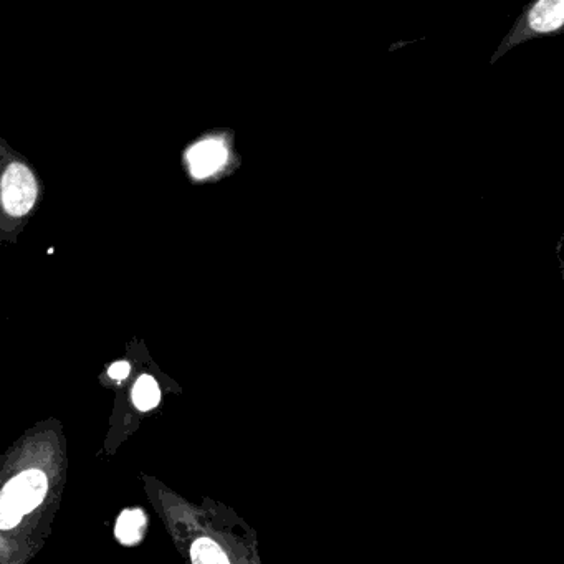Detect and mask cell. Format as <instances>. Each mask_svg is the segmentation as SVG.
<instances>
[{
  "mask_svg": "<svg viewBox=\"0 0 564 564\" xmlns=\"http://www.w3.org/2000/svg\"><path fill=\"white\" fill-rule=\"evenodd\" d=\"M564 32V0H538L526 5L513 30L505 37L492 62L526 40Z\"/></svg>",
  "mask_w": 564,
  "mask_h": 564,
  "instance_id": "1",
  "label": "cell"
},
{
  "mask_svg": "<svg viewBox=\"0 0 564 564\" xmlns=\"http://www.w3.org/2000/svg\"><path fill=\"white\" fill-rule=\"evenodd\" d=\"M47 477L32 469L12 478L0 497V528L10 530L19 525L27 513L34 512L47 495Z\"/></svg>",
  "mask_w": 564,
  "mask_h": 564,
  "instance_id": "2",
  "label": "cell"
},
{
  "mask_svg": "<svg viewBox=\"0 0 564 564\" xmlns=\"http://www.w3.org/2000/svg\"><path fill=\"white\" fill-rule=\"evenodd\" d=\"M37 199V184L29 169L12 164L2 179V201L10 216L22 217L32 209Z\"/></svg>",
  "mask_w": 564,
  "mask_h": 564,
  "instance_id": "3",
  "label": "cell"
},
{
  "mask_svg": "<svg viewBox=\"0 0 564 564\" xmlns=\"http://www.w3.org/2000/svg\"><path fill=\"white\" fill-rule=\"evenodd\" d=\"M227 156L229 154L224 144L209 139L191 148V151L187 153V161H189L192 176L196 179H204V177L217 173L227 163Z\"/></svg>",
  "mask_w": 564,
  "mask_h": 564,
  "instance_id": "4",
  "label": "cell"
},
{
  "mask_svg": "<svg viewBox=\"0 0 564 564\" xmlns=\"http://www.w3.org/2000/svg\"><path fill=\"white\" fill-rule=\"evenodd\" d=\"M146 528V517L139 510H126L116 523V538L123 545H136Z\"/></svg>",
  "mask_w": 564,
  "mask_h": 564,
  "instance_id": "5",
  "label": "cell"
},
{
  "mask_svg": "<svg viewBox=\"0 0 564 564\" xmlns=\"http://www.w3.org/2000/svg\"><path fill=\"white\" fill-rule=\"evenodd\" d=\"M161 401V391L156 381L151 376H141L133 389L134 406L139 411H151Z\"/></svg>",
  "mask_w": 564,
  "mask_h": 564,
  "instance_id": "6",
  "label": "cell"
},
{
  "mask_svg": "<svg viewBox=\"0 0 564 564\" xmlns=\"http://www.w3.org/2000/svg\"><path fill=\"white\" fill-rule=\"evenodd\" d=\"M192 564H230L216 541L209 538L197 540L191 548Z\"/></svg>",
  "mask_w": 564,
  "mask_h": 564,
  "instance_id": "7",
  "label": "cell"
},
{
  "mask_svg": "<svg viewBox=\"0 0 564 564\" xmlns=\"http://www.w3.org/2000/svg\"><path fill=\"white\" fill-rule=\"evenodd\" d=\"M130 371V364L126 363V361H120V363H115L111 366L108 374H110V378L115 379V381H123V379L128 378Z\"/></svg>",
  "mask_w": 564,
  "mask_h": 564,
  "instance_id": "8",
  "label": "cell"
}]
</instances>
